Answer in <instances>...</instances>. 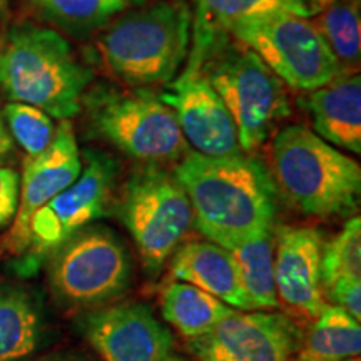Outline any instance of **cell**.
Masks as SVG:
<instances>
[{
  "label": "cell",
  "instance_id": "cell-5",
  "mask_svg": "<svg viewBox=\"0 0 361 361\" xmlns=\"http://www.w3.org/2000/svg\"><path fill=\"white\" fill-rule=\"evenodd\" d=\"M192 13L184 0H157L117 19L101 40L104 62L129 87L169 84L191 42Z\"/></svg>",
  "mask_w": 361,
  "mask_h": 361
},
{
  "label": "cell",
  "instance_id": "cell-16",
  "mask_svg": "<svg viewBox=\"0 0 361 361\" xmlns=\"http://www.w3.org/2000/svg\"><path fill=\"white\" fill-rule=\"evenodd\" d=\"M171 274L209 293L239 311H252L241 274L231 251L211 241H191L179 246L171 263Z\"/></svg>",
  "mask_w": 361,
  "mask_h": 361
},
{
  "label": "cell",
  "instance_id": "cell-24",
  "mask_svg": "<svg viewBox=\"0 0 361 361\" xmlns=\"http://www.w3.org/2000/svg\"><path fill=\"white\" fill-rule=\"evenodd\" d=\"M57 25L71 32H85L102 25L116 13L126 11L124 0H32Z\"/></svg>",
  "mask_w": 361,
  "mask_h": 361
},
{
  "label": "cell",
  "instance_id": "cell-9",
  "mask_svg": "<svg viewBox=\"0 0 361 361\" xmlns=\"http://www.w3.org/2000/svg\"><path fill=\"white\" fill-rule=\"evenodd\" d=\"M49 286L67 306H102L128 290L133 259L124 243L102 226L80 229L47 258Z\"/></svg>",
  "mask_w": 361,
  "mask_h": 361
},
{
  "label": "cell",
  "instance_id": "cell-11",
  "mask_svg": "<svg viewBox=\"0 0 361 361\" xmlns=\"http://www.w3.org/2000/svg\"><path fill=\"white\" fill-rule=\"evenodd\" d=\"M303 331L291 316L239 311L192 340L188 348L200 361H293Z\"/></svg>",
  "mask_w": 361,
  "mask_h": 361
},
{
  "label": "cell",
  "instance_id": "cell-15",
  "mask_svg": "<svg viewBox=\"0 0 361 361\" xmlns=\"http://www.w3.org/2000/svg\"><path fill=\"white\" fill-rule=\"evenodd\" d=\"M323 245L322 231L291 226L283 228L274 241L278 303L296 318L308 322H314L328 305L322 290Z\"/></svg>",
  "mask_w": 361,
  "mask_h": 361
},
{
  "label": "cell",
  "instance_id": "cell-1",
  "mask_svg": "<svg viewBox=\"0 0 361 361\" xmlns=\"http://www.w3.org/2000/svg\"><path fill=\"white\" fill-rule=\"evenodd\" d=\"M174 178L192 207L194 226L211 243L231 250L258 234L274 231L276 186L256 157H209L188 151Z\"/></svg>",
  "mask_w": 361,
  "mask_h": 361
},
{
  "label": "cell",
  "instance_id": "cell-18",
  "mask_svg": "<svg viewBox=\"0 0 361 361\" xmlns=\"http://www.w3.org/2000/svg\"><path fill=\"white\" fill-rule=\"evenodd\" d=\"M42 313L32 293L16 284H0V361H22L37 350Z\"/></svg>",
  "mask_w": 361,
  "mask_h": 361
},
{
  "label": "cell",
  "instance_id": "cell-17",
  "mask_svg": "<svg viewBox=\"0 0 361 361\" xmlns=\"http://www.w3.org/2000/svg\"><path fill=\"white\" fill-rule=\"evenodd\" d=\"M306 109L314 133L331 146L361 152V79L358 74H340L323 87L311 90Z\"/></svg>",
  "mask_w": 361,
  "mask_h": 361
},
{
  "label": "cell",
  "instance_id": "cell-8",
  "mask_svg": "<svg viewBox=\"0 0 361 361\" xmlns=\"http://www.w3.org/2000/svg\"><path fill=\"white\" fill-rule=\"evenodd\" d=\"M119 216L147 273H159L194 226L192 207L174 174L147 164L124 184Z\"/></svg>",
  "mask_w": 361,
  "mask_h": 361
},
{
  "label": "cell",
  "instance_id": "cell-26",
  "mask_svg": "<svg viewBox=\"0 0 361 361\" xmlns=\"http://www.w3.org/2000/svg\"><path fill=\"white\" fill-rule=\"evenodd\" d=\"M2 117L11 130V137L19 142L27 157L44 152L56 134L51 116L29 104L8 102L4 107Z\"/></svg>",
  "mask_w": 361,
  "mask_h": 361
},
{
  "label": "cell",
  "instance_id": "cell-27",
  "mask_svg": "<svg viewBox=\"0 0 361 361\" xmlns=\"http://www.w3.org/2000/svg\"><path fill=\"white\" fill-rule=\"evenodd\" d=\"M324 300L345 310L355 319H361V278H345L323 291Z\"/></svg>",
  "mask_w": 361,
  "mask_h": 361
},
{
  "label": "cell",
  "instance_id": "cell-31",
  "mask_svg": "<svg viewBox=\"0 0 361 361\" xmlns=\"http://www.w3.org/2000/svg\"><path fill=\"white\" fill-rule=\"evenodd\" d=\"M126 4H128V7H135V6H141V4L144 2V0H124Z\"/></svg>",
  "mask_w": 361,
  "mask_h": 361
},
{
  "label": "cell",
  "instance_id": "cell-13",
  "mask_svg": "<svg viewBox=\"0 0 361 361\" xmlns=\"http://www.w3.org/2000/svg\"><path fill=\"white\" fill-rule=\"evenodd\" d=\"M82 171L78 141L69 121H61L52 142L44 152L27 157L20 178L19 206L12 228L2 239L8 255H24L29 246V226L32 216L59 192L69 188Z\"/></svg>",
  "mask_w": 361,
  "mask_h": 361
},
{
  "label": "cell",
  "instance_id": "cell-25",
  "mask_svg": "<svg viewBox=\"0 0 361 361\" xmlns=\"http://www.w3.org/2000/svg\"><path fill=\"white\" fill-rule=\"evenodd\" d=\"M345 278H361V221L351 218L345 228L323 245L322 290Z\"/></svg>",
  "mask_w": 361,
  "mask_h": 361
},
{
  "label": "cell",
  "instance_id": "cell-29",
  "mask_svg": "<svg viewBox=\"0 0 361 361\" xmlns=\"http://www.w3.org/2000/svg\"><path fill=\"white\" fill-rule=\"evenodd\" d=\"M12 149H13V141L6 128V121H4L2 112H0V162L6 159L7 156H11Z\"/></svg>",
  "mask_w": 361,
  "mask_h": 361
},
{
  "label": "cell",
  "instance_id": "cell-2",
  "mask_svg": "<svg viewBox=\"0 0 361 361\" xmlns=\"http://www.w3.org/2000/svg\"><path fill=\"white\" fill-rule=\"evenodd\" d=\"M191 51L201 57L202 71L226 106L238 130L243 152L264 144L274 126L290 116L283 80L218 24L196 12L192 16Z\"/></svg>",
  "mask_w": 361,
  "mask_h": 361
},
{
  "label": "cell",
  "instance_id": "cell-30",
  "mask_svg": "<svg viewBox=\"0 0 361 361\" xmlns=\"http://www.w3.org/2000/svg\"><path fill=\"white\" fill-rule=\"evenodd\" d=\"M39 361H82L75 356H64V355H56V356H47V358L39 360Z\"/></svg>",
  "mask_w": 361,
  "mask_h": 361
},
{
  "label": "cell",
  "instance_id": "cell-33",
  "mask_svg": "<svg viewBox=\"0 0 361 361\" xmlns=\"http://www.w3.org/2000/svg\"><path fill=\"white\" fill-rule=\"evenodd\" d=\"M343 361H361V360H360V356H351V358H346Z\"/></svg>",
  "mask_w": 361,
  "mask_h": 361
},
{
  "label": "cell",
  "instance_id": "cell-3",
  "mask_svg": "<svg viewBox=\"0 0 361 361\" xmlns=\"http://www.w3.org/2000/svg\"><path fill=\"white\" fill-rule=\"evenodd\" d=\"M90 80L92 72L54 29L17 25L0 49L2 96L37 107L59 121L79 114Z\"/></svg>",
  "mask_w": 361,
  "mask_h": 361
},
{
  "label": "cell",
  "instance_id": "cell-28",
  "mask_svg": "<svg viewBox=\"0 0 361 361\" xmlns=\"http://www.w3.org/2000/svg\"><path fill=\"white\" fill-rule=\"evenodd\" d=\"M20 178L16 171L0 166V228L8 226L16 218L19 206Z\"/></svg>",
  "mask_w": 361,
  "mask_h": 361
},
{
  "label": "cell",
  "instance_id": "cell-32",
  "mask_svg": "<svg viewBox=\"0 0 361 361\" xmlns=\"http://www.w3.org/2000/svg\"><path fill=\"white\" fill-rule=\"evenodd\" d=\"M164 361H186V360H183V358H179V356H174V355H169L168 358H166Z\"/></svg>",
  "mask_w": 361,
  "mask_h": 361
},
{
  "label": "cell",
  "instance_id": "cell-7",
  "mask_svg": "<svg viewBox=\"0 0 361 361\" xmlns=\"http://www.w3.org/2000/svg\"><path fill=\"white\" fill-rule=\"evenodd\" d=\"M90 123L104 139L149 164L174 161L188 152L174 112L149 89H96L84 97Z\"/></svg>",
  "mask_w": 361,
  "mask_h": 361
},
{
  "label": "cell",
  "instance_id": "cell-6",
  "mask_svg": "<svg viewBox=\"0 0 361 361\" xmlns=\"http://www.w3.org/2000/svg\"><path fill=\"white\" fill-rule=\"evenodd\" d=\"M218 25L251 49L283 84L296 90L311 92L345 74L313 19L266 13Z\"/></svg>",
  "mask_w": 361,
  "mask_h": 361
},
{
  "label": "cell",
  "instance_id": "cell-22",
  "mask_svg": "<svg viewBox=\"0 0 361 361\" xmlns=\"http://www.w3.org/2000/svg\"><path fill=\"white\" fill-rule=\"evenodd\" d=\"M314 25L345 74H355L361 57L360 0H328Z\"/></svg>",
  "mask_w": 361,
  "mask_h": 361
},
{
  "label": "cell",
  "instance_id": "cell-20",
  "mask_svg": "<svg viewBox=\"0 0 361 361\" xmlns=\"http://www.w3.org/2000/svg\"><path fill=\"white\" fill-rule=\"evenodd\" d=\"M361 353L358 319L338 306L326 305L303 333L301 348L293 361H343Z\"/></svg>",
  "mask_w": 361,
  "mask_h": 361
},
{
  "label": "cell",
  "instance_id": "cell-10",
  "mask_svg": "<svg viewBox=\"0 0 361 361\" xmlns=\"http://www.w3.org/2000/svg\"><path fill=\"white\" fill-rule=\"evenodd\" d=\"M87 164L79 178L32 216L29 246L20 271L32 274L59 246L106 214L114 192L117 164L104 152H85Z\"/></svg>",
  "mask_w": 361,
  "mask_h": 361
},
{
  "label": "cell",
  "instance_id": "cell-21",
  "mask_svg": "<svg viewBox=\"0 0 361 361\" xmlns=\"http://www.w3.org/2000/svg\"><path fill=\"white\" fill-rule=\"evenodd\" d=\"M229 251L238 263L243 286L252 310L278 308L274 284V231L246 239Z\"/></svg>",
  "mask_w": 361,
  "mask_h": 361
},
{
  "label": "cell",
  "instance_id": "cell-23",
  "mask_svg": "<svg viewBox=\"0 0 361 361\" xmlns=\"http://www.w3.org/2000/svg\"><path fill=\"white\" fill-rule=\"evenodd\" d=\"M326 2L328 0H194L196 12L214 24L266 13H293L314 19Z\"/></svg>",
  "mask_w": 361,
  "mask_h": 361
},
{
  "label": "cell",
  "instance_id": "cell-14",
  "mask_svg": "<svg viewBox=\"0 0 361 361\" xmlns=\"http://www.w3.org/2000/svg\"><path fill=\"white\" fill-rule=\"evenodd\" d=\"M80 328L104 361H164L173 355V335L146 305L97 310L85 316Z\"/></svg>",
  "mask_w": 361,
  "mask_h": 361
},
{
  "label": "cell",
  "instance_id": "cell-19",
  "mask_svg": "<svg viewBox=\"0 0 361 361\" xmlns=\"http://www.w3.org/2000/svg\"><path fill=\"white\" fill-rule=\"evenodd\" d=\"M161 311L171 326L188 340L206 335L234 308L189 283H169L161 293Z\"/></svg>",
  "mask_w": 361,
  "mask_h": 361
},
{
  "label": "cell",
  "instance_id": "cell-4",
  "mask_svg": "<svg viewBox=\"0 0 361 361\" xmlns=\"http://www.w3.org/2000/svg\"><path fill=\"white\" fill-rule=\"evenodd\" d=\"M274 186L306 216L340 218L358 209L361 168L306 126L281 129L271 147Z\"/></svg>",
  "mask_w": 361,
  "mask_h": 361
},
{
  "label": "cell",
  "instance_id": "cell-12",
  "mask_svg": "<svg viewBox=\"0 0 361 361\" xmlns=\"http://www.w3.org/2000/svg\"><path fill=\"white\" fill-rule=\"evenodd\" d=\"M159 97L174 112L180 133L194 151L209 157L241 154L231 114L207 80L196 52L188 51L184 69Z\"/></svg>",
  "mask_w": 361,
  "mask_h": 361
}]
</instances>
